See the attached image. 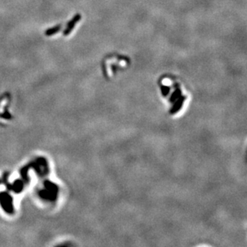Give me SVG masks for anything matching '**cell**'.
I'll use <instances>...</instances> for the list:
<instances>
[{
  "mask_svg": "<svg viewBox=\"0 0 247 247\" xmlns=\"http://www.w3.org/2000/svg\"><path fill=\"white\" fill-rule=\"evenodd\" d=\"M80 19H81L80 14H76L75 16H74V18H73V19H71L69 22H68V24H67V27L65 29L64 32H63V35H69V34L71 32V30H73V28L75 27L76 23H77V22L80 20Z\"/></svg>",
  "mask_w": 247,
  "mask_h": 247,
  "instance_id": "1",
  "label": "cell"
},
{
  "mask_svg": "<svg viewBox=\"0 0 247 247\" xmlns=\"http://www.w3.org/2000/svg\"><path fill=\"white\" fill-rule=\"evenodd\" d=\"M61 30V25H59V26H56V27H52V28H50L46 31V36H51V35H53L54 34L58 33Z\"/></svg>",
  "mask_w": 247,
  "mask_h": 247,
  "instance_id": "2",
  "label": "cell"
}]
</instances>
